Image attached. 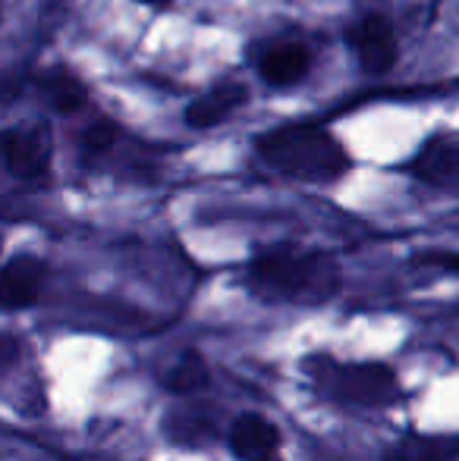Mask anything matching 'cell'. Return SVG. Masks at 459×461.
<instances>
[{
    "label": "cell",
    "mask_w": 459,
    "mask_h": 461,
    "mask_svg": "<svg viewBox=\"0 0 459 461\" xmlns=\"http://www.w3.org/2000/svg\"><path fill=\"white\" fill-rule=\"evenodd\" d=\"M252 285L271 298L289 302H321L340 285V274L327 255L302 251H271L252 264Z\"/></svg>",
    "instance_id": "obj_2"
},
{
    "label": "cell",
    "mask_w": 459,
    "mask_h": 461,
    "mask_svg": "<svg viewBox=\"0 0 459 461\" xmlns=\"http://www.w3.org/2000/svg\"><path fill=\"white\" fill-rule=\"evenodd\" d=\"M4 158L16 176L38 179L50 164V139L44 132H10L4 135Z\"/></svg>",
    "instance_id": "obj_7"
},
{
    "label": "cell",
    "mask_w": 459,
    "mask_h": 461,
    "mask_svg": "<svg viewBox=\"0 0 459 461\" xmlns=\"http://www.w3.org/2000/svg\"><path fill=\"white\" fill-rule=\"evenodd\" d=\"M280 446V433L262 414H243L230 427V449L245 461H258Z\"/></svg>",
    "instance_id": "obj_8"
},
{
    "label": "cell",
    "mask_w": 459,
    "mask_h": 461,
    "mask_svg": "<svg viewBox=\"0 0 459 461\" xmlns=\"http://www.w3.org/2000/svg\"><path fill=\"white\" fill-rule=\"evenodd\" d=\"M208 383V367H205L202 355H183L177 361V367L167 374V389L170 393H196Z\"/></svg>",
    "instance_id": "obj_13"
},
{
    "label": "cell",
    "mask_w": 459,
    "mask_h": 461,
    "mask_svg": "<svg viewBox=\"0 0 459 461\" xmlns=\"http://www.w3.org/2000/svg\"><path fill=\"white\" fill-rule=\"evenodd\" d=\"M331 389L346 402H362V405H384L397 399V376L384 365H353L334 367Z\"/></svg>",
    "instance_id": "obj_3"
},
{
    "label": "cell",
    "mask_w": 459,
    "mask_h": 461,
    "mask_svg": "<svg viewBox=\"0 0 459 461\" xmlns=\"http://www.w3.org/2000/svg\"><path fill=\"white\" fill-rule=\"evenodd\" d=\"M44 97L54 104L60 113H73L86 104V86L69 73H54L44 79Z\"/></svg>",
    "instance_id": "obj_12"
},
{
    "label": "cell",
    "mask_w": 459,
    "mask_h": 461,
    "mask_svg": "<svg viewBox=\"0 0 459 461\" xmlns=\"http://www.w3.org/2000/svg\"><path fill=\"white\" fill-rule=\"evenodd\" d=\"M258 151L271 167L308 183H331L344 176L349 158L340 141L318 126H287L258 139Z\"/></svg>",
    "instance_id": "obj_1"
},
{
    "label": "cell",
    "mask_w": 459,
    "mask_h": 461,
    "mask_svg": "<svg viewBox=\"0 0 459 461\" xmlns=\"http://www.w3.org/2000/svg\"><path fill=\"white\" fill-rule=\"evenodd\" d=\"M409 173L418 183L459 194V141L456 139H431L422 151L412 158Z\"/></svg>",
    "instance_id": "obj_5"
},
{
    "label": "cell",
    "mask_w": 459,
    "mask_h": 461,
    "mask_svg": "<svg viewBox=\"0 0 459 461\" xmlns=\"http://www.w3.org/2000/svg\"><path fill=\"white\" fill-rule=\"evenodd\" d=\"M145 4H167V0H145Z\"/></svg>",
    "instance_id": "obj_16"
},
{
    "label": "cell",
    "mask_w": 459,
    "mask_h": 461,
    "mask_svg": "<svg viewBox=\"0 0 459 461\" xmlns=\"http://www.w3.org/2000/svg\"><path fill=\"white\" fill-rule=\"evenodd\" d=\"M111 141H114V129L107 126V122H98V126H92L82 135V145H86L88 151H105V148H111Z\"/></svg>",
    "instance_id": "obj_14"
},
{
    "label": "cell",
    "mask_w": 459,
    "mask_h": 461,
    "mask_svg": "<svg viewBox=\"0 0 459 461\" xmlns=\"http://www.w3.org/2000/svg\"><path fill=\"white\" fill-rule=\"evenodd\" d=\"M349 44H353L355 57H359L362 69L372 76L390 73L397 63V35L393 25L384 16H365L353 32H349Z\"/></svg>",
    "instance_id": "obj_4"
},
{
    "label": "cell",
    "mask_w": 459,
    "mask_h": 461,
    "mask_svg": "<svg viewBox=\"0 0 459 461\" xmlns=\"http://www.w3.org/2000/svg\"><path fill=\"white\" fill-rule=\"evenodd\" d=\"M44 283V264L38 258L19 255L0 270V308L19 311L29 308L38 295H41Z\"/></svg>",
    "instance_id": "obj_6"
},
{
    "label": "cell",
    "mask_w": 459,
    "mask_h": 461,
    "mask_svg": "<svg viewBox=\"0 0 459 461\" xmlns=\"http://www.w3.org/2000/svg\"><path fill=\"white\" fill-rule=\"evenodd\" d=\"M459 437H406L390 449L387 461H454Z\"/></svg>",
    "instance_id": "obj_10"
},
{
    "label": "cell",
    "mask_w": 459,
    "mask_h": 461,
    "mask_svg": "<svg viewBox=\"0 0 459 461\" xmlns=\"http://www.w3.org/2000/svg\"><path fill=\"white\" fill-rule=\"evenodd\" d=\"M243 101H245L243 86H221L211 95L198 97V101L186 110V120H189L192 126H215V122H221L224 116H227L230 110H236Z\"/></svg>",
    "instance_id": "obj_11"
},
{
    "label": "cell",
    "mask_w": 459,
    "mask_h": 461,
    "mask_svg": "<svg viewBox=\"0 0 459 461\" xmlns=\"http://www.w3.org/2000/svg\"><path fill=\"white\" fill-rule=\"evenodd\" d=\"M418 261L435 264V267L450 270V274H459V255H454V251H435V255H422Z\"/></svg>",
    "instance_id": "obj_15"
},
{
    "label": "cell",
    "mask_w": 459,
    "mask_h": 461,
    "mask_svg": "<svg viewBox=\"0 0 459 461\" xmlns=\"http://www.w3.org/2000/svg\"><path fill=\"white\" fill-rule=\"evenodd\" d=\"M258 69L271 86H293L308 73V50L302 44H277L262 57Z\"/></svg>",
    "instance_id": "obj_9"
}]
</instances>
